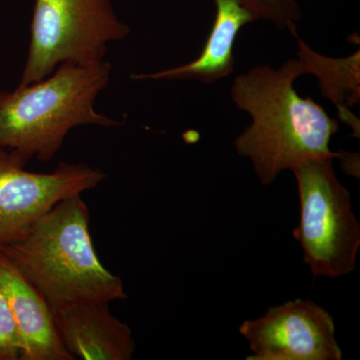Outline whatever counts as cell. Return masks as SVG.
Masks as SVG:
<instances>
[{"label":"cell","instance_id":"3","mask_svg":"<svg viewBox=\"0 0 360 360\" xmlns=\"http://www.w3.org/2000/svg\"><path fill=\"white\" fill-rule=\"evenodd\" d=\"M111 65L65 63L51 75L13 90H0V148L25 161L51 160L78 127H115L122 122L94 103L110 84Z\"/></svg>","mask_w":360,"mask_h":360},{"label":"cell","instance_id":"7","mask_svg":"<svg viewBox=\"0 0 360 360\" xmlns=\"http://www.w3.org/2000/svg\"><path fill=\"white\" fill-rule=\"evenodd\" d=\"M239 333L252 354L248 360H341L331 315L311 300H290L246 321Z\"/></svg>","mask_w":360,"mask_h":360},{"label":"cell","instance_id":"14","mask_svg":"<svg viewBox=\"0 0 360 360\" xmlns=\"http://www.w3.org/2000/svg\"><path fill=\"white\" fill-rule=\"evenodd\" d=\"M340 160H342L343 169L347 174L359 177V155L341 151Z\"/></svg>","mask_w":360,"mask_h":360},{"label":"cell","instance_id":"1","mask_svg":"<svg viewBox=\"0 0 360 360\" xmlns=\"http://www.w3.org/2000/svg\"><path fill=\"white\" fill-rule=\"evenodd\" d=\"M302 63L288 59L279 66L257 65L234 78L231 96L238 110L251 117L234 141L238 155L248 158L260 184H274L284 170L317 158H340L329 148L340 122L310 96L295 87Z\"/></svg>","mask_w":360,"mask_h":360},{"label":"cell","instance_id":"9","mask_svg":"<svg viewBox=\"0 0 360 360\" xmlns=\"http://www.w3.org/2000/svg\"><path fill=\"white\" fill-rule=\"evenodd\" d=\"M0 288L20 335V360H75L60 340L49 303L2 252Z\"/></svg>","mask_w":360,"mask_h":360},{"label":"cell","instance_id":"5","mask_svg":"<svg viewBox=\"0 0 360 360\" xmlns=\"http://www.w3.org/2000/svg\"><path fill=\"white\" fill-rule=\"evenodd\" d=\"M333 160L311 158L292 169L300 202L293 236L314 276L329 278L354 271L360 248V225L349 191L336 176Z\"/></svg>","mask_w":360,"mask_h":360},{"label":"cell","instance_id":"11","mask_svg":"<svg viewBox=\"0 0 360 360\" xmlns=\"http://www.w3.org/2000/svg\"><path fill=\"white\" fill-rule=\"evenodd\" d=\"M297 59L303 75H314L319 80L321 96L335 104L340 113L350 110L360 101V49L345 56L335 58L314 51L298 33Z\"/></svg>","mask_w":360,"mask_h":360},{"label":"cell","instance_id":"8","mask_svg":"<svg viewBox=\"0 0 360 360\" xmlns=\"http://www.w3.org/2000/svg\"><path fill=\"white\" fill-rule=\"evenodd\" d=\"M110 303L80 302L52 309L66 349L75 359L130 360L135 341L131 328L111 314Z\"/></svg>","mask_w":360,"mask_h":360},{"label":"cell","instance_id":"10","mask_svg":"<svg viewBox=\"0 0 360 360\" xmlns=\"http://www.w3.org/2000/svg\"><path fill=\"white\" fill-rule=\"evenodd\" d=\"M215 18L200 56L186 65L151 73H132L134 82L196 79L212 84L234 72V44L241 28L259 16L241 0H213Z\"/></svg>","mask_w":360,"mask_h":360},{"label":"cell","instance_id":"6","mask_svg":"<svg viewBox=\"0 0 360 360\" xmlns=\"http://www.w3.org/2000/svg\"><path fill=\"white\" fill-rule=\"evenodd\" d=\"M0 148V252L20 240L59 201L96 188L106 174L84 163L60 162L49 174Z\"/></svg>","mask_w":360,"mask_h":360},{"label":"cell","instance_id":"13","mask_svg":"<svg viewBox=\"0 0 360 360\" xmlns=\"http://www.w3.org/2000/svg\"><path fill=\"white\" fill-rule=\"evenodd\" d=\"M20 340L11 307L0 288V360H20Z\"/></svg>","mask_w":360,"mask_h":360},{"label":"cell","instance_id":"2","mask_svg":"<svg viewBox=\"0 0 360 360\" xmlns=\"http://www.w3.org/2000/svg\"><path fill=\"white\" fill-rule=\"evenodd\" d=\"M82 194L59 201L27 233L1 251L41 293L51 310L80 302L127 298L122 279L101 264Z\"/></svg>","mask_w":360,"mask_h":360},{"label":"cell","instance_id":"4","mask_svg":"<svg viewBox=\"0 0 360 360\" xmlns=\"http://www.w3.org/2000/svg\"><path fill=\"white\" fill-rule=\"evenodd\" d=\"M130 32L112 0H34L20 85L44 79L65 63H103L108 45L127 39Z\"/></svg>","mask_w":360,"mask_h":360},{"label":"cell","instance_id":"12","mask_svg":"<svg viewBox=\"0 0 360 360\" xmlns=\"http://www.w3.org/2000/svg\"><path fill=\"white\" fill-rule=\"evenodd\" d=\"M252 9L260 20L269 21L278 30H286L290 34L297 33V22L302 18L297 0H241Z\"/></svg>","mask_w":360,"mask_h":360}]
</instances>
